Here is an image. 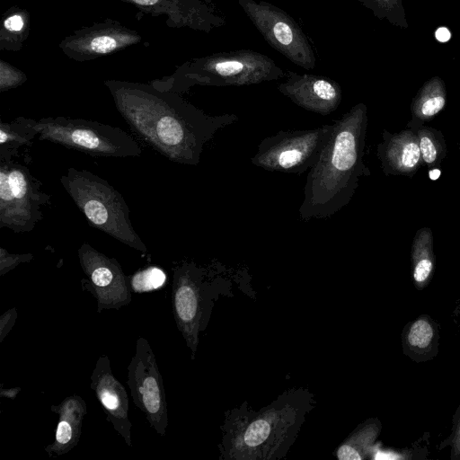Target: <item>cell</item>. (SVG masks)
Masks as SVG:
<instances>
[{
	"label": "cell",
	"mask_w": 460,
	"mask_h": 460,
	"mask_svg": "<svg viewBox=\"0 0 460 460\" xmlns=\"http://www.w3.org/2000/svg\"><path fill=\"white\" fill-rule=\"evenodd\" d=\"M113 279V273L110 268L100 265L92 272L93 282L99 287H105L111 284Z\"/></svg>",
	"instance_id": "cell-25"
},
{
	"label": "cell",
	"mask_w": 460,
	"mask_h": 460,
	"mask_svg": "<svg viewBox=\"0 0 460 460\" xmlns=\"http://www.w3.org/2000/svg\"><path fill=\"white\" fill-rule=\"evenodd\" d=\"M450 447V459L460 460V405L453 417V426L450 435L444 439L438 449Z\"/></svg>",
	"instance_id": "cell-23"
},
{
	"label": "cell",
	"mask_w": 460,
	"mask_h": 460,
	"mask_svg": "<svg viewBox=\"0 0 460 460\" xmlns=\"http://www.w3.org/2000/svg\"><path fill=\"white\" fill-rule=\"evenodd\" d=\"M376 156L385 176L412 178L423 166L417 134L408 127L398 133L383 129Z\"/></svg>",
	"instance_id": "cell-11"
},
{
	"label": "cell",
	"mask_w": 460,
	"mask_h": 460,
	"mask_svg": "<svg viewBox=\"0 0 460 460\" xmlns=\"http://www.w3.org/2000/svg\"><path fill=\"white\" fill-rule=\"evenodd\" d=\"M283 95L297 106L321 115L335 111L342 99L340 84L323 75L288 71L277 85Z\"/></svg>",
	"instance_id": "cell-10"
},
{
	"label": "cell",
	"mask_w": 460,
	"mask_h": 460,
	"mask_svg": "<svg viewBox=\"0 0 460 460\" xmlns=\"http://www.w3.org/2000/svg\"><path fill=\"white\" fill-rule=\"evenodd\" d=\"M137 40V37L130 33L107 31L93 33L86 38L75 40L74 43L80 52L96 56L117 50Z\"/></svg>",
	"instance_id": "cell-18"
},
{
	"label": "cell",
	"mask_w": 460,
	"mask_h": 460,
	"mask_svg": "<svg viewBox=\"0 0 460 460\" xmlns=\"http://www.w3.org/2000/svg\"><path fill=\"white\" fill-rule=\"evenodd\" d=\"M60 181L93 227L131 248L146 251L133 227L123 196L106 180L85 169L71 167Z\"/></svg>",
	"instance_id": "cell-4"
},
{
	"label": "cell",
	"mask_w": 460,
	"mask_h": 460,
	"mask_svg": "<svg viewBox=\"0 0 460 460\" xmlns=\"http://www.w3.org/2000/svg\"><path fill=\"white\" fill-rule=\"evenodd\" d=\"M13 156L0 155V227L16 234L31 232L42 219L41 207L50 196L41 183Z\"/></svg>",
	"instance_id": "cell-6"
},
{
	"label": "cell",
	"mask_w": 460,
	"mask_h": 460,
	"mask_svg": "<svg viewBox=\"0 0 460 460\" xmlns=\"http://www.w3.org/2000/svg\"><path fill=\"white\" fill-rule=\"evenodd\" d=\"M408 128L415 130L423 165L429 170L439 169L447 154L445 137L440 130L425 124L408 122Z\"/></svg>",
	"instance_id": "cell-16"
},
{
	"label": "cell",
	"mask_w": 460,
	"mask_h": 460,
	"mask_svg": "<svg viewBox=\"0 0 460 460\" xmlns=\"http://www.w3.org/2000/svg\"><path fill=\"white\" fill-rule=\"evenodd\" d=\"M165 281L164 271L158 268L152 267L136 274L132 284L137 291H148L160 288Z\"/></svg>",
	"instance_id": "cell-21"
},
{
	"label": "cell",
	"mask_w": 460,
	"mask_h": 460,
	"mask_svg": "<svg viewBox=\"0 0 460 460\" xmlns=\"http://www.w3.org/2000/svg\"><path fill=\"white\" fill-rule=\"evenodd\" d=\"M379 20H386L401 29H408L409 23L402 0H358Z\"/></svg>",
	"instance_id": "cell-20"
},
{
	"label": "cell",
	"mask_w": 460,
	"mask_h": 460,
	"mask_svg": "<svg viewBox=\"0 0 460 460\" xmlns=\"http://www.w3.org/2000/svg\"><path fill=\"white\" fill-rule=\"evenodd\" d=\"M115 106L131 130L175 162L197 165L207 143L238 120L234 114L211 116L180 96L126 84L110 85Z\"/></svg>",
	"instance_id": "cell-1"
},
{
	"label": "cell",
	"mask_w": 460,
	"mask_h": 460,
	"mask_svg": "<svg viewBox=\"0 0 460 460\" xmlns=\"http://www.w3.org/2000/svg\"><path fill=\"white\" fill-rule=\"evenodd\" d=\"M198 286L190 282V278L181 284L175 294V308L181 321L194 324L199 319V296Z\"/></svg>",
	"instance_id": "cell-19"
},
{
	"label": "cell",
	"mask_w": 460,
	"mask_h": 460,
	"mask_svg": "<svg viewBox=\"0 0 460 460\" xmlns=\"http://www.w3.org/2000/svg\"><path fill=\"white\" fill-rule=\"evenodd\" d=\"M24 81L22 74L16 72L13 68L10 67L4 62L1 63V78L0 87L1 91L15 87Z\"/></svg>",
	"instance_id": "cell-24"
},
{
	"label": "cell",
	"mask_w": 460,
	"mask_h": 460,
	"mask_svg": "<svg viewBox=\"0 0 460 460\" xmlns=\"http://www.w3.org/2000/svg\"><path fill=\"white\" fill-rule=\"evenodd\" d=\"M367 107L359 102L332 123L321 154L309 170L299 219H324L352 199L362 177L371 174L364 163Z\"/></svg>",
	"instance_id": "cell-2"
},
{
	"label": "cell",
	"mask_w": 460,
	"mask_h": 460,
	"mask_svg": "<svg viewBox=\"0 0 460 460\" xmlns=\"http://www.w3.org/2000/svg\"><path fill=\"white\" fill-rule=\"evenodd\" d=\"M36 119L18 117L0 123V155L13 156L22 146H28L38 135Z\"/></svg>",
	"instance_id": "cell-17"
},
{
	"label": "cell",
	"mask_w": 460,
	"mask_h": 460,
	"mask_svg": "<svg viewBox=\"0 0 460 460\" xmlns=\"http://www.w3.org/2000/svg\"><path fill=\"white\" fill-rule=\"evenodd\" d=\"M40 140H46L92 156L124 158L139 156L137 141L118 127L97 121L66 117L36 119Z\"/></svg>",
	"instance_id": "cell-5"
},
{
	"label": "cell",
	"mask_w": 460,
	"mask_h": 460,
	"mask_svg": "<svg viewBox=\"0 0 460 460\" xmlns=\"http://www.w3.org/2000/svg\"><path fill=\"white\" fill-rule=\"evenodd\" d=\"M100 398L107 409L115 410L118 407L119 400L113 393L104 389L100 392Z\"/></svg>",
	"instance_id": "cell-28"
},
{
	"label": "cell",
	"mask_w": 460,
	"mask_h": 460,
	"mask_svg": "<svg viewBox=\"0 0 460 460\" xmlns=\"http://www.w3.org/2000/svg\"><path fill=\"white\" fill-rule=\"evenodd\" d=\"M437 323L427 314L409 322L402 333V350L413 361L433 358L438 352Z\"/></svg>",
	"instance_id": "cell-12"
},
{
	"label": "cell",
	"mask_w": 460,
	"mask_h": 460,
	"mask_svg": "<svg viewBox=\"0 0 460 460\" xmlns=\"http://www.w3.org/2000/svg\"><path fill=\"white\" fill-rule=\"evenodd\" d=\"M285 71L272 58L252 49L216 53L190 65L186 77L212 86H245L284 78Z\"/></svg>",
	"instance_id": "cell-7"
},
{
	"label": "cell",
	"mask_w": 460,
	"mask_h": 460,
	"mask_svg": "<svg viewBox=\"0 0 460 460\" xmlns=\"http://www.w3.org/2000/svg\"><path fill=\"white\" fill-rule=\"evenodd\" d=\"M314 404L313 394L299 388L283 393L260 411L241 407L228 412L223 427V458L283 457L296 439Z\"/></svg>",
	"instance_id": "cell-3"
},
{
	"label": "cell",
	"mask_w": 460,
	"mask_h": 460,
	"mask_svg": "<svg viewBox=\"0 0 460 460\" xmlns=\"http://www.w3.org/2000/svg\"><path fill=\"white\" fill-rule=\"evenodd\" d=\"M137 4L142 5V6H151L155 4L159 0H131Z\"/></svg>",
	"instance_id": "cell-30"
},
{
	"label": "cell",
	"mask_w": 460,
	"mask_h": 460,
	"mask_svg": "<svg viewBox=\"0 0 460 460\" xmlns=\"http://www.w3.org/2000/svg\"><path fill=\"white\" fill-rule=\"evenodd\" d=\"M72 437V428L66 421H60L56 433L57 441L60 444L67 443Z\"/></svg>",
	"instance_id": "cell-26"
},
{
	"label": "cell",
	"mask_w": 460,
	"mask_h": 460,
	"mask_svg": "<svg viewBox=\"0 0 460 460\" xmlns=\"http://www.w3.org/2000/svg\"><path fill=\"white\" fill-rule=\"evenodd\" d=\"M411 274L414 287L424 289L431 281L435 270L434 238L431 228L417 230L411 246Z\"/></svg>",
	"instance_id": "cell-13"
},
{
	"label": "cell",
	"mask_w": 460,
	"mask_h": 460,
	"mask_svg": "<svg viewBox=\"0 0 460 460\" xmlns=\"http://www.w3.org/2000/svg\"><path fill=\"white\" fill-rule=\"evenodd\" d=\"M143 402L146 409L152 414L158 412L161 408V395L156 379L146 377L143 383Z\"/></svg>",
	"instance_id": "cell-22"
},
{
	"label": "cell",
	"mask_w": 460,
	"mask_h": 460,
	"mask_svg": "<svg viewBox=\"0 0 460 460\" xmlns=\"http://www.w3.org/2000/svg\"><path fill=\"white\" fill-rule=\"evenodd\" d=\"M24 21L22 15L13 14L4 22V27L10 31H19L23 28Z\"/></svg>",
	"instance_id": "cell-27"
},
{
	"label": "cell",
	"mask_w": 460,
	"mask_h": 460,
	"mask_svg": "<svg viewBox=\"0 0 460 460\" xmlns=\"http://www.w3.org/2000/svg\"><path fill=\"white\" fill-rule=\"evenodd\" d=\"M435 37L439 42H446L451 38V33L447 28L440 27L435 31Z\"/></svg>",
	"instance_id": "cell-29"
},
{
	"label": "cell",
	"mask_w": 460,
	"mask_h": 460,
	"mask_svg": "<svg viewBox=\"0 0 460 460\" xmlns=\"http://www.w3.org/2000/svg\"><path fill=\"white\" fill-rule=\"evenodd\" d=\"M447 89L443 79L433 76L419 89L411 102L410 122L425 124L435 119L447 105Z\"/></svg>",
	"instance_id": "cell-14"
},
{
	"label": "cell",
	"mask_w": 460,
	"mask_h": 460,
	"mask_svg": "<svg viewBox=\"0 0 460 460\" xmlns=\"http://www.w3.org/2000/svg\"><path fill=\"white\" fill-rule=\"evenodd\" d=\"M237 3L276 51L302 68L315 67L316 58L307 36L288 13L264 0H237Z\"/></svg>",
	"instance_id": "cell-9"
},
{
	"label": "cell",
	"mask_w": 460,
	"mask_h": 460,
	"mask_svg": "<svg viewBox=\"0 0 460 460\" xmlns=\"http://www.w3.org/2000/svg\"><path fill=\"white\" fill-rule=\"evenodd\" d=\"M332 124L312 129L280 130L263 138L251 163L270 172L302 174L318 160Z\"/></svg>",
	"instance_id": "cell-8"
},
{
	"label": "cell",
	"mask_w": 460,
	"mask_h": 460,
	"mask_svg": "<svg viewBox=\"0 0 460 460\" xmlns=\"http://www.w3.org/2000/svg\"><path fill=\"white\" fill-rule=\"evenodd\" d=\"M381 429L382 424L377 418L367 419L339 447L337 457L341 460H362L370 457Z\"/></svg>",
	"instance_id": "cell-15"
}]
</instances>
